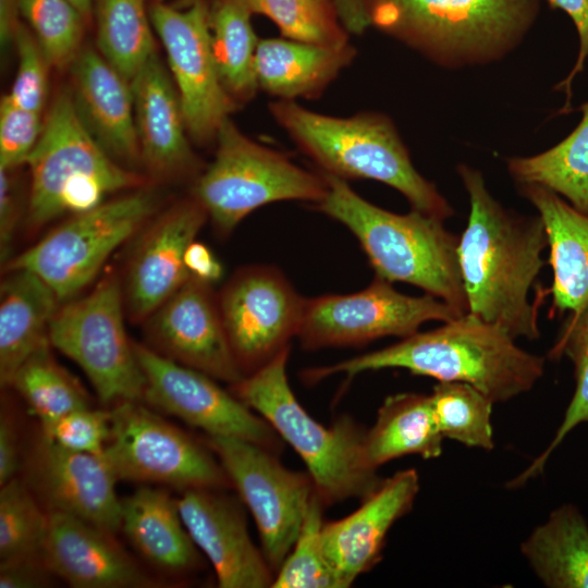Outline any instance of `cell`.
I'll return each mask as SVG.
<instances>
[{"label":"cell","mask_w":588,"mask_h":588,"mask_svg":"<svg viewBox=\"0 0 588 588\" xmlns=\"http://www.w3.org/2000/svg\"><path fill=\"white\" fill-rule=\"evenodd\" d=\"M470 211L457 255L468 313L493 323L513 339L540 338L537 307L528 298L547 261L548 238L539 216L505 209L486 187L482 174L457 168Z\"/></svg>","instance_id":"6da1fadb"},{"label":"cell","mask_w":588,"mask_h":588,"mask_svg":"<svg viewBox=\"0 0 588 588\" xmlns=\"http://www.w3.org/2000/svg\"><path fill=\"white\" fill-rule=\"evenodd\" d=\"M507 332L466 313L442 327L416 332L385 348L306 376L320 380L334 373L354 376L368 370L405 368L438 381L468 383L493 403L509 401L529 391L541 378L544 358L518 347Z\"/></svg>","instance_id":"7a4b0ae2"},{"label":"cell","mask_w":588,"mask_h":588,"mask_svg":"<svg viewBox=\"0 0 588 588\" xmlns=\"http://www.w3.org/2000/svg\"><path fill=\"white\" fill-rule=\"evenodd\" d=\"M322 175L327 193L317 209L356 236L376 277L420 287L460 316L468 313L457 255L460 236L444 226V220L416 209L405 215L384 210L355 193L344 179Z\"/></svg>","instance_id":"3957f363"},{"label":"cell","mask_w":588,"mask_h":588,"mask_svg":"<svg viewBox=\"0 0 588 588\" xmlns=\"http://www.w3.org/2000/svg\"><path fill=\"white\" fill-rule=\"evenodd\" d=\"M277 123L323 173L367 179L399 191L413 209L445 220L453 209L413 166L394 125L379 113L347 118L310 111L294 100L269 105Z\"/></svg>","instance_id":"277c9868"},{"label":"cell","mask_w":588,"mask_h":588,"mask_svg":"<svg viewBox=\"0 0 588 588\" xmlns=\"http://www.w3.org/2000/svg\"><path fill=\"white\" fill-rule=\"evenodd\" d=\"M290 346L233 385L234 394L256 411L302 457L326 504L364 500L382 482L365 453L366 431L351 418L331 427L315 420L295 397L286 376Z\"/></svg>","instance_id":"5b68a950"},{"label":"cell","mask_w":588,"mask_h":588,"mask_svg":"<svg viewBox=\"0 0 588 588\" xmlns=\"http://www.w3.org/2000/svg\"><path fill=\"white\" fill-rule=\"evenodd\" d=\"M540 0H372L371 25L443 65L494 61L516 47Z\"/></svg>","instance_id":"8992f818"},{"label":"cell","mask_w":588,"mask_h":588,"mask_svg":"<svg viewBox=\"0 0 588 588\" xmlns=\"http://www.w3.org/2000/svg\"><path fill=\"white\" fill-rule=\"evenodd\" d=\"M27 224L37 229L66 213L87 211L143 180L112 159L79 120L72 96L53 101L29 154Z\"/></svg>","instance_id":"52a82bcc"},{"label":"cell","mask_w":588,"mask_h":588,"mask_svg":"<svg viewBox=\"0 0 588 588\" xmlns=\"http://www.w3.org/2000/svg\"><path fill=\"white\" fill-rule=\"evenodd\" d=\"M216 139L215 158L196 182L195 199L221 235L270 203L317 204L324 197L327 182L322 173L309 172L252 140L230 118L221 124Z\"/></svg>","instance_id":"ba28073f"},{"label":"cell","mask_w":588,"mask_h":588,"mask_svg":"<svg viewBox=\"0 0 588 588\" xmlns=\"http://www.w3.org/2000/svg\"><path fill=\"white\" fill-rule=\"evenodd\" d=\"M121 282L106 275L86 295L60 305L49 342L75 362L103 404L140 401L145 377L124 327Z\"/></svg>","instance_id":"9c48e42d"},{"label":"cell","mask_w":588,"mask_h":588,"mask_svg":"<svg viewBox=\"0 0 588 588\" xmlns=\"http://www.w3.org/2000/svg\"><path fill=\"white\" fill-rule=\"evenodd\" d=\"M156 195L138 191L73 215L23 253L5 271L26 269L39 275L61 302L72 299L98 274L109 256L155 212Z\"/></svg>","instance_id":"30bf717a"},{"label":"cell","mask_w":588,"mask_h":588,"mask_svg":"<svg viewBox=\"0 0 588 588\" xmlns=\"http://www.w3.org/2000/svg\"><path fill=\"white\" fill-rule=\"evenodd\" d=\"M110 419L103 456L118 480L162 483L183 491L218 490L231 483L209 448L139 401L113 404Z\"/></svg>","instance_id":"8fae6325"},{"label":"cell","mask_w":588,"mask_h":588,"mask_svg":"<svg viewBox=\"0 0 588 588\" xmlns=\"http://www.w3.org/2000/svg\"><path fill=\"white\" fill-rule=\"evenodd\" d=\"M231 485L249 509L271 569L278 571L292 550L314 492L310 476L284 467L273 452L233 437L207 436Z\"/></svg>","instance_id":"7c38bea8"},{"label":"cell","mask_w":588,"mask_h":588,"mask_svg":"<svg viewBox=\"0 0 588 588\" xmlns=\"http://www.w3.org/2000/svg\"><path fill=\"white\" fill-rule=\"evenodd\" d=\"M390 283L376 277L356 293L305 299L297 331L303 346L362 344L387 335L406 338L427 321L448 322L460 317L432 295L408 296Z\"/></svg>","instance_id":"4fadbf2b"},{"label":"cell","mask_w":588,"mask_h":588,"mask_svg":"<svg viewBox=\"0 0 588 588\" xmlns=\"http://www.w3.org/2000/svg\"><path fill=\"white\" fill-rule=\"evenodd\" d=\"M184 9L155 1L148 15L164 47L187 132L204 143L216 138L235 102L225 90L215 62L208 5L196 0Z\"/></svg>","instance_id":"5bb4252c"},{"label":"cell","mask_w":588,"mask_h":588,"mask_svg":"<svg viewBox=\"0 0 588 588\" xmlns=\"http://www.w3.org/2000/svg\"><path fill=\"white\" fill-rule=\"evenodd\" d=\"M133 344L146 382L143 400L151 407L176 416L210 437L240 438L272 452L279 446L274 429L213 378L151 347Z\"/></svg>","instance_id":"9a60e30c"},{"label":"cell","mask_w":588,"mask_h":588,"mask_svg":"<svg viewBox=\"0 0 588 588\" xmlns=\"http://www.w3.org/2000/svg\"><path fill=\"white\" fill-rule=\"evenodd\" d=\"M221 318L234 357L252 373L297 335L305 298L275 268L238 270L218 296Z\"/></svg>","instance_id":"2e32d148"},{"label":"cell","mask_w":588,"mask_h":588,"mask_svg":"<svg viewBox=\"0 0 588 588\" xmlns=\"http://www.w3.org/2000/svg\"><path fill=\"white\" fill-rule=\"evenodd\" d=\"M20 474L47 512L75 516L111 534L120 530L118 478L103 455L65 449L39 429L23 453Z\"/></svg>","instance_id":"e0dca14e"},{"label":"cell","mask_w":588,"mask_h":588,"mask_svg":"<svg viewBox=\"0 0 588 588\" xmlns=\"http://www.w3.org/2000/svg\"><path fill=\"white\" fill-rule=\"evenodd\" d=\"M210 285L191 277L145 320L146 333L161 355L234 385L245 376L230 346L218 296Z\"/></svg>","instance_id":"ac0fdd59"},{"label":"cell","mask_w":588,"mask_h":588,"mask_svg":"<svg viewBox=\"0 0 588 588\" xmlns=\"http://www.w3.org/2000/svg\"><path fill=\"white\" fill-rule=\"evenodd\" d=\"M207 218L194 198L172 207L146 231L122 285L125 315L132 321H145L192 277L185 252Z\"/></svg>","instance_id":"d6986e66"},{"label":"cell","mask_w":588,"mask_h":588,"mask_svg":"<svg viewBox=\"0 0 588 588\" xmlns=\"http://www.w3.org/2000/svg\"><path fill=\"white\" fill-rule=\"evenodd\" d=\"M183 524L210 561L221 588H265L273 575L253 543L241 506L212 489H189L177 500Z\"/></svg>","instance_id":"ffe728a7"},{"label":"cell","mask_w":588,"mask_h":588,"mask_svg":"<svg viewBox=\"0 0 588 588\" xmlns=\"http://www.w3.org/2000/svg\"><path fill=\"white\" fill-rule=\"evenodd\" d=\"M41 553L60 579L74 588L159 586L114 539L75 516L49 511Z\"/></svg>","instance_id":"44dd1931"},{"label":"cell","mask_w":588,"mask_h":588,"mask_svg":"<svg viewBox=\"0 0 588 588\" xmlns=\"http://www.w3.org/2000/svg\"><path fill=\"white\" fill-rule=\"evenodd\" d=\"M418 490L415 469L399 471L382 480L352 514L323 523L322 548L342 588L351 586L380 560L387 534L412 509Z\"/></svg>","instance_id":"7402d4cb"},{"label":"cell","mask_w":588,"mask_h":588,"mask_svg":"<svg viewBox=\"0 0 588 588\" xmlns=\"http://www.w3.org/2000/svg\"><path fill=\"white\" fill-rule=\"evenodd\" d=\"M71 72V96L83 125L117 162H136L140 151L131 82L91 49H81Z\"/></svg>","instance_id":"603a6c76"},{"label":"cell","mask_w":588,"mask_h":588,"mask_svg":"<svg viewBox=\"0 0 588 588\" xmlns=\"http://www.w3.org/2000/svg\"><path fill=\"white\" fill-rule=\"evenodd\" d=\"M140 158L160 175L192 170L196 160L186 137L177 90L156 52L131 81Z\"/></svg>","instance_id":"cb8c5ba5"},{"label":"cell","mask_w":588,"mask_h":588,"mask_svg":"<svg viewBox=\"0 0 588 588\" xmlns=\"http://www.w3.org/2000/svg\"><path fill=\"white\" fill-rule=\"evenodd\" d=\"M535 206L550 248L553 281L552 313H579L588 305V216L556 193L539 185H522Z\"/></svg>","instance_id":"d4e9b609"},{"label":"cell","mask_w":588,"mask_h":588,"mask_svg":"<svg viewBox=\"0 0 588 588\" xmlns=\"http://www.w3.org/2000/svg\"><path fill=\"white\" fill-rule=\"evenodd\" d=\"M0 287V381L9 387L17 368L49 343L50 323L60 298L39 275L7 270Z\"/></svg>","instance_id":"484cf974"},{"label":"cell","mask_w":588,"mask_h":588,"mask_svg":"<svg viewBox=\"0 0 588 588\" xmlns=\"http://www.w3.org/2000/svg\"><path fill=\"white\" fill-rule=\"evenodd\" d=\"M354 57L350 44L328 47L285 37L259 39L255 56L258 89L279 100L317 97Z\"/></svg>","instance_id":"4316f807"},{"label":"cell","mask_w":588,"mask_h":588,"mask_svg":"<svg viewBox=\"0 0 588 588\" xmlns=\"http://www.w3.org/2000/svg\"><path fill=\"white\" fill-rule=\"evenodd\" d=\"M121 505L120 530L148 563L172 574L195 568L197 547L183 524L177 500L163 490L142 487Z\"/></svg>","instance_id":"83f0119b"},{"label":"cell","mask_w":588,"mask_h":588,"mask_svg":"<svg viewBox=\"0 0 588 588\" xmlns=\"http://www.w3.org/2000/svg\"><path fill=\"white\" fill-rule=\"evenodd\" d=\"M520 551L544 586L588 588V525L574 505L554 510Z\"/></svg>","instance_id":"f1b7e54d"},{"label":"cell","mask_w":588,"mask_h":588,"mask_svg":"<svg viewBox=\"0 0 588 588\" xmlns=\"http://www.w3.org/2000/svg\"><path fill=\"white\" fill-rule=\"evenodd\" d=\"M442 440L430 395L400 393L379 408L375 425L366 431L365 453L368 463L378 468L408 454L438 457Z\"/></svg>","instance_id":"f546056e"},{"label":"cell","mask_w":588,"mask_h":588,"mask_svg":"<svg viewBox=\"0 0 588 588\" xmlns=\"http://www.w3.org/2000/svg\"><path fill=\"white\" fill-rule=\"evenodd\" d=\"M247 0H217L209 9L211 49L220 79L236 101L250 100L258 85L255 56L259 39Z\"/></svg>","instance_id":"4dcf8cb0"},{"label":"cell","mask_w":588,"mask_h":588,"mask_svg":"<svg viewBox=\"0 0 588 588\" xmlns=\"http://www.w3.org/2000/svg\"><path fill=\"white\" fill-rule=\"evenodd\" d=\"M576 128L547 151L507 161L512 177L522 185H539L565 197L588 216V102Z\"/></svg>","instance_id":"1f68e13d"},{"label":"cell","mask_w":588,"mask_h":588,"mask_svg":"<svg viewBox=\"0 0 588 588\" xmlns=\"http://www.w3.org/2000/svg\"><path fill=\"white\" fill-rule=\"evenodd\" d=\"M50 342L33 353L15 371L9 387L14 388L40 427H48L62 416L90 406L81 383L50 353Z\"/></svg>","instance_id":"d6a6232c"},{"label":"cell","mask_w":588,"mask_h":588,"mask_svg":"<svg viewBox=\"0 0 588 588\" xmlns=\"http://www.w3.org/2000/svg\"><path fill=\"white\" fill-rule=\"evenodd\" d=\"M96 8L101 56L131 82L155 52L144 0H97Z\"/></svg>","instance_id":"836d02e7"},{"label":"cell","mask_w":588,"mask_h":588,"mask_svg":"<svg viewBox=\"0 0 588 588\" xmlns=\"http://www.w3.org/2000/svg\"><path fill=\"white\" fill-rule=\"evenodd\" d=\"M562 356L569 358L574 366V395L550 444L529 467L509 482L510 488H518L542 473L549 456L569 431L588 421V305L579 313H569L563 323L549 358L559 359Z\"/></svg>","instance_id":"e575fe53"},{"label":"cell","mask_w":588,"mask_h":588,"mask_svg":"<svg viewBox=\"0 0 588 588\" xmlns=\"http://www.w3.org/2000/svg\"><path fill=\"white\" fill-rule=\"evenodd\" d=\"M434 418L443 438L467 446L491 450L493 402L475 387L439 381L430 395Z\"/></svg>","instance_id":"d590c367"},{"label":"cell","mask_w":588,"mask_h":588,"mask_svg":"<svg viewBox=\"0 0 588 588\" xmlns=\"http://www.w3.org/2000/svg\"><path fill=\"white\" fill-rule=\"evenodd\" d=\"M252 11L270 19L282 37L314 45L343 47L348 33L331 0H247Z\"/></svg>","instance_id":"8d00e7d4"},{"label":"cell","mask_w":588,"mask_h":588,"mask_svg":"<svg viewBox=\"0 0 588 588\" xmlns=\"http://www.w3.org/2000/svg\"><path fill=\"white\" fill-rule=\"evenodd\" d=\"M47 511L21 476L0 486V561L41 552Z\"/></svg>","instance_id":"74e56055"},{"label":"cell","mask_w":588,"mask_h":588,"mask_svg":"<svg viewBox=\"0 0 588 588\" xmlns=\"http://www.w3.org/2000/svg\"><path fill=\"white\" fill-rule=\"evenodd\" d=\"M326 503L314 492L297 539L281 567L273 588H342L321 542L322 509Z\"/></svg>","instance_id":"f35d334b"},{"label":"cell","mask_w":588,"mask_h":588,"mask_svg":"<svg viewBox=\"0 0 588 588\" xmlns=\"http://www.w3.org/2000/svg\"><path fill=\"white\" fill-rule=\"evenodd\" d=\"M19 5L48 64H71L81 51V12L69 0H19Z\"/></svg>","instance_id":"ab89813d"},{"label":"cell","mask_w":588,"mask_h":588,"mask_svg":"<svg viewBox=\"0 0 588 588\" xmlns=\"http://www.w3.org/2000/svg\"><path fill=\"white\" fill-rule=\"evenodd\" d=\"M39 429L65 449L103 455L111 431L110 409L79 408Z\"/></svg>","instance_id":"60d3db41"},{"label":"cell","mask_w":588,"mask_h":588,"mask_svg":"<svg viewBox=\"0 0 588 588\" xmlns=\"http://www.w3.org/2000/svg\"><path fill=\"white\" fill-rule=\"evenodd\" d=\"M14 44L19 64L12 88L7 96L16 106L40 113L46 98L49 64L35 36L25 25L19 26Z\"/></svg>","instance_id":"b9f144b4"},{"label":"cell","mask_w":588,"mask_h":588,"mask_svg":"<svg viewBox=\"0 0 588 588\" xmlns=\"http://www.w3.org/2000/svg\"><path fill=\"white\" fill-rule=\"evenodd\" d=\"M42 125L39 112L16 106L5 95L0 103V168L14 170L26 163Z\"/></svg>","instance_id":"7bdbcfd3"},{"label":"cell","mask_w":588,"mask_h":588,"mask_svg":"<svg viewBox=\"0 0 588 588\" xmlns=\"http://www.w3.org/2000/svg\"><path fill=\"white\" fill-rule=\"evenodd\" d=\"M57 577L42 553L0 561V588H41Z\"/></svg>","instance_id":"ee69618b"},{"label":"cell","mask_w":588,"mask_h":588,"mask_svg":"<svg viewBox=\"0 0 588 588\" xmlns=\"http://www.w3.org/2000/svg\"><path fill=\"white\" fill-rule=\"evenodd\" d=\"M552 9L565 12L573 21L579 36V52L576 63L565 79L555 86L566 94L565 106L560 113H566L571 103V85L574 77L584 70L588 58V0H547Z\"/></svg>","instance_id":"f6af8a7d"},{"label":"cell","mask_w":588,"mask_h":588,"mask_svg":"<svg viewBox=\"0 0 588 588\" xmlns=\"http://www.w3.org/2000/svg\"><path fill=\"white\" fill-rule=\"evenodd\" d=\"M12 170L0 168V255L1 262L11 258V247L21 218Z\"/></svg>","instance_id":"bcb514c9"},{"label":"cell","mask_w":588,"mask_h":588,"mask_svg":"<svg viewBox=\"0 0 588 588\" xmlns=\"http://www.w3.org/2000/svg\"><path fill=\"white\" fill-rule=\"evenodd\" d=\"M16 417L7 406L0 415V486L19 476L23 453Z\"/></svg>","instance_id":"7dc6e473"},{"label":"cell","mask_w":588,"mask_h":588,"mask_svg":"<svg viewBox=\"0 0 588 588\" xmlns=\"http://www.w3.org/2000/svg\"><path fill=\"white\" fill-rule=\"evenodd\" d=\"M185 266L192 277L213 283L222 275V266L213 253L203 243L194 241L187 247Z\"/></svg>","instance_id":"c3c4849f"},{"label":"cell","mask_w":588,"mask_h":588,"mask_svg":"<svg viewBox=\"0 0 588 588\" xmlns=\"http://www.w3.org/2000/svg\"><path fill=\"white\" fill-rule=\"evenodd\" d=\"M372 0H332L336 14L348 34H363L370 25Z\"/></svg>","instance_id":"681fc988"},{"label":"cell","mask_w":588,"mask_h":588,"mask_svg":"<svg viewBox=\"0 0 588 588\" xmlns=\"http://www.w3.org/2000/svg\"><path fill=\"white\" fill-rule=\"evenodd\" d=\"M19 0H0V39L3 47L14 42L21 23Z\"/></svg>","instance_id":"f907efd6"},{"label":"cell","mask_w":588,"mask_h":588,"mask_svg":"<svg viewBox=\"0 0 588 588\" xmlns=\"http://www.w3.org/2000/svg\"><path fill=\"white\" fill-rule=\"evenodd\" d=\"M83 15L85 21L90 16L91 0H69Z\"/></svg>","instance_id":"816d5d0a"},{"label":"cell","mask_w":588,"mask_h":588,"mask_svg":"<svg viewBox=\"0 0 588 588\" xmlns=\"http://www.w3.org/2000/svg\"><path fill=\"white\" fill-rule=\"evenodd\" d=\"M196 0H179L177 3L174 7H176L179 9H184V8L188 7V5H191Z\"/></svg>","instance_id":"f5cc1de1"},{"label":"cell","mask_w":588,"mask_h":588,"mask_svg":"<svg viewBox=\"0 0 588 588\" xmlns=\"http://www.w3.org/2000/svg\"><path fill=\"white\" fill-rule=\"evenodd\" d=\"M155 1H161V0H155Z\"/></svg>","instance_id":"db71d44e"}]
</instances>
